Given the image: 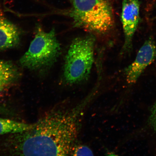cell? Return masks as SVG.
<instances>
[{"label": "cell", "mask_w": 156, "mask_h": 156, "mask_svg": "<svg viewBox=\"0 0 156 156\" xmlns=\"http://www.w3.org/2000/svg\"><path fill=\"white\" fill-rule=\"evenodd\" d=\"M70 15L76 26L97 34H105L114 24L109 0H73Z\"/></svg>", "instance_id": "7a4b0ae2"}, {"label": "cell", "mask_w": 156, "mask_h": 156, "mask_svg": "<svg viewBox=\"0 0 156 156\" xmlns=\"http://www.w3.org/2000/svg\"><path fill=\"white\" fill-rule=\"evenodd\" d=\"M20 75L18 68L14 64L0 60V92L14 83Z\"/></svg>", "instance_id": "ba28073f"}, {"label": "cell", "mask_w": 156, "mask_h": 156, "mask_svg": "<svg viewBox=\"0 0 156 156\" xmlns=\"http://www.w3.org/2000/svg\"><path fill=\"white\" fill-rule=\"evenodd\" d=\"M140 0H122L121 21L124 41L123 51H130L140 19Z\"/></svg>", "instance_id": "8992f818"}, {"label": "cell", "mask_w": 156, "mask_h": 156, "mask_svg": "<svg viewBox=\"0 0 156 156\" xmlns=\"http://www.w3.org/2000/svg\"><path fill=\"white\" fill-rule=\"evenodd\" d=\"M72 155L75 156H92L93 153L87 146L80 145L74 147L72 152Z\"/></svg>", "instance_id": "30bf717a"}, {"label": "cell", "mask_w": 156, "mask_h": 156, "mask_svg": "<svg viewBox=\"0 0 156 156\" xmlns=\"http://www.w3.org/2000/svg\"><path fill=\"white\" fill-rule=\"evenodd\" d=\"M21 33L15 25L3 16L0 12V51L18 45Z\"/></svg>", "instance_id": "52a82bcc"}, {"label": "cell", "mask_w": 156, "mask_h": 156, "mask_svg": "<svg viewBox=\"0 0 156 156\" xmlns=\"http://www.w3.org/2000/svg\"><path fill=\"white\" fill-rule=\"evenodd\" d=\"M60 51V44L54 29L46 32L39 26L28 50L20 59L19 64L32 71L44 69L54 63Z\"/></svg>", "instance_id": "277c9868"}, {"label": "cell", "mask_w": 156, "mask_h": 156, "mask_svg": "<svg viewBox=\"0 0 156 156\" xmlns=\"http://www.w3.org/2000/svg\"><path fill=\"white\" fill-rule=\"evenodd\" d=\"M156 58V44L150 38L142 45L138 52L135 59L125 70L126 81L130 85L136 82L148 66Z\"/></svg>", "instance_id": "5b68a950"}, {"label": "cell", "mask_w": 156, "mask_h": 156, "mask_svg": "<svg viewBox=\"0 0 156 156\" xmlns=\"http://www.w3.org/2000/svg\"><path fill=\"white\" fill-rule=\"evenodd\" d=\"M148 121L150 126L156 133V101L151 107Z\"/></svg>", "instance_id": "8fae6325"}, {"label": "cell", "mask_w": 156, "mask_h": 156, "mask_svg": "<svg viewBox=\"0 0 156 156\" xmlns=\"http://www.w3.org/2000/svg\"><path fill=\"white\" fill-rule=\"evenodd\" d=\"M95 38L92 35L75 39L64 63L63 77L69 85L81 83L89 77L94 59Z\"/></svg>", "instance_id": "3957f363"}, {"label": "cell", "mask_w": 156, "mask_h": 156, "mask_svg": "<svg viewBox=\"0 0 156 156\" xmlns=\"http://www.w3.org/2000/svg\"><path fill=\"white\" fill-rule=\"evenodd\" d=\"M33 125V124L0 118V136L26 131L32 128Z\"/></svg>", "instance_id": "9c48e42d"}, {"label": "cell", "mask_w": 156, "mask_h": 156, "mask_svg": "<svg viewBox=\"0 0 156 156\" xmlns=\"http://www.w3.org/2000/svg\"><path fill=\"white\" fill-rule=\"evenodd\" d=\"M94 89L71 108L52 109L28 130L13 134L12 146L19 156H66L71 154L79 136L84 110L95 96Z\"/></svg>", "instance_id": "6da1fadb"}]
</instances>
